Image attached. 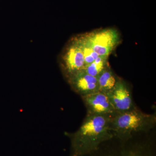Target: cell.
Instances as JSON below:
<instances>
[{"label": "cell", "mask_w": 156, "mask_h": 156, "mask_svg": "<svg viewBox=\"0 0 156 156\" xmlns=\"http://www.w3.org/2000/svg\"><path fill=\"white\" fill-rule=\"evenodd\" d=\"M112 116L87 115L75 135L74 156H83L97 151L102 143L114 137L111 128Z\"/></svg>", "instance_id": "obj_1"}, {"label": "cell", "mask_w": 156, "mask_h": 156, "mask_svg": "<svg viewBox=\"0 0 156 156\" xmlns=\"http://www.w3.org/2000/svg\"><path fill=\"white\" fill-rule=\"evenodd\" d=\"M156 123L155 114L145 113L136 108L124 112L116 113L112 117L111 128L114 136L127 140L133 133L150 131Z\"/></svg>", "instance_id": "obj_2"}, {"label": "cell", "mask_w": 156, "mask_h": 156, "mask_svg": "<svg viewBox=\"0 0 156 156\" xmlns=\"http://www.w3.org/2000/svg\"><path fill=\"white\" fill-rule=\"evenodd\" d=\"M85 34L99 56H109L119 44L121 39L118 31L113 28L101 29Z\"/></svg>", "instance_id": "obj_3"}, {"label": "cell", "mask_w": 156, "mask_h": 156, "mask_svg": "<svg viewBox=\"0 0 156 156\" xmlns=\"http://www.w3.org/2000/svg\"><path fill=\"white\" fill-rule=\"evenodd\" d=\"M61 62L68 79L84 69L83 55L76 36L71 39L66 46L61 54Z\"/></svg>", "instance_id": "obj_4"}, {"label": "cell", "mask_w": 156, "mask_h": 156, "mask_svg": "<svg viewBox=\"0 0 156 156\" xmlns=\"http://www.w3.org/2000/svg\"><path fill=\"white\" fill-rule=\"evenodd\" d=\"M106 94L116 113L124 112L136 108L128 86L120 78L114 88Z\"/></svg>", "instance_id": "obj_5"}, {"label": "cell", "mask_w": 156, "mask_h": 156, "mask_svg": "<svg viewBox=\"0 0 156 156\" xmlns=\"http://www.w3.org/2000/svg\"><path fill=\"white\" fill-rule=\"evenodd\" d=\"M82 97L87 107V115L113 116L116 113L105 93L98 91Z\"/></svg>", "instance_id": "obj_6"}, {"label": "cell", "mask_w": 156, "mask_h": 156, "mask_svg": "<svg viewBox=\"0 0 156 156\" xmlns=\"http://www.w3.org/2000/svg\"><path fill=\"white\" fill-rule=\"evenodd\" d=\"M68 80L73 88L82 97L99 91L97 77L90 75L84 70L72 76Z\"/></svg>", "instance_id": "obj_7"}, {"label": "cell", "mask_w": 156, "mask_h": 156, "mask_svg": "<svg viewBox=\"0 0 156 156\" xmlns=\"http://www.w3.org/2000/svg\"><path fill=\"white\" fill-rule=\"evenodd\" d=\"M99 92L107 94L114 88L120 78L108 66L97 77Z\"/></svg>", "instance_id": "obj_8"}, {"label": "cell", "mask_w": 156, "mask_h": 156, "mask_svg": "<svg viewBox=\"0 0 156 156\" xmlns=\"http://www.w3.org/2000/svg\"><path fill=\"white\" fill-rule=\"evenodd\" d=\"M76 36L82 49L85 66H87L99 56L93 50L85 34L78 35Z\"/></svg>", "instance_id": "obj_9"}, {"label": "cell", "mask_w": 156, "mask_h": 156, "mask_svg": "<svg viewBox=\"0 0 156 156\" xmlns=\"http://www.w3.org/2000/svg\"><path fill=\"white\" fill-rule=\"evenodd\" d=\"M108 56H99L95 60L85 66L84 70L90 75L98 77L107 67Z\"/></svg>", "instance_id": "obj_10"}]
</instances>
